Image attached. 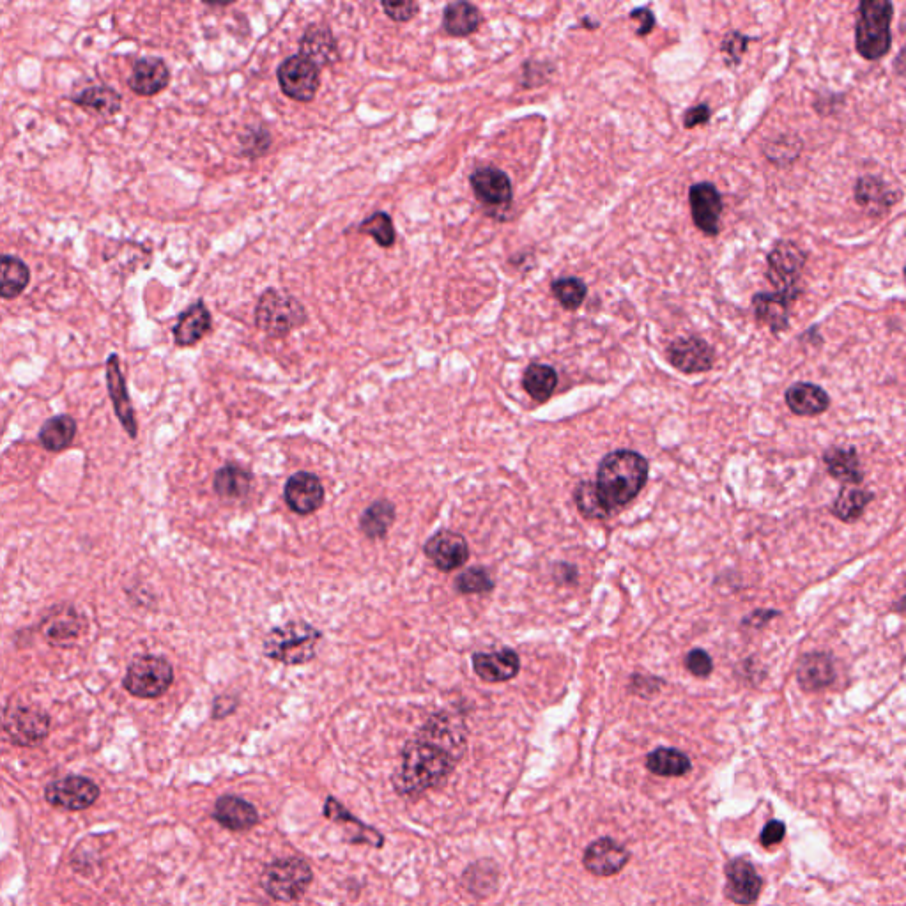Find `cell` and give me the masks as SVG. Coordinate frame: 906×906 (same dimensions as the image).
<instances>
[{
	"label": "cell",
	"instance_id": "obj_24",
	"mask_svg": "<svg viewBox=\"0 0 906 906\" xmlns=\"http://www.w3.org/2000/svg\"><path fill=\"white\" fill-rule=\"evenodd\" d=\"M211 326H213V317H211L209 308L206 307L204 301H197L179 315L176 326L172 330L174 342L179 347L195 346L208 335Z\"/></svg>",
	"mask_w": 906,
	"mask_h": 906
},
{
	"label": "cell",
	"instance_id": "obj_43",
	"mask_svg": "<svg viewBox=\"0 0 906 906\" xmlns=\"http://www.w3.org/2000/svg\"><path fill=\"white\" fill-rule=\"evenodd\" d=\"M358 232L367 234V236L376 241L377 245L383 246V248H390V246L395 245V238H397L392 216L384 213V211H377L374 215H370L365 222H361Z\"/></svg>",
	"mask_w": 906,
	"mask_h": 906
},
{
	"label": "cell",
	"instance_id": "obj_18",
	"mask_svg": "<svg viewBox=\"0 0 906 906\" xmlns=\"http://www.w3.org/2000/svg\"><path fill=\"white\" fill-rule=\"evenodd\" d=\"M213 820L223 829L231 832H248L261 822V814L257 807L238 795H222L218 797L213 807Z\"/></svg>",
	"mask_w": 906,
	"mask_h": 906
},
{
	"label": "cell",
	"instance_id": "obj_47",
	"mask_svg": "<svg viewBox=\"0 0 906 906\" xmlns=\"http://www.w3.org/2000/svg\"><path fill=\"white\" fill-rule=\"evenodd\" d=\"M749 43H751V39L747 38L742 32L731 31L724 36L721 43V52L726 55V61H728L730 66H738L740 64L742 57L747 52Z\"/></svg>",
	"mask_w": 906,
	"mask_h": 906
},
{
	"label": "cell",
	"instance_id": "obj_26",
	"mask_svg": "<svg viewBox=\"0 0 906 906\" xmlns=\"http://www.w3.org/2000/svg\"><path fill=\"white\" fill-rule=\"evenodd\" d=\"M786 406L797 416L823 415L830 407L829 393L813 383H797L786 390Z\"/></svg>",
	"mask_w": 906,
	"mask_h": 906
},
{
	"label": "cell",
	"instance_id": "obj_27",
	"mask_svg": "<svg viewBox=\"0 0 906 906\" xmlns=\"http://www.w3.org/2000/svg\"><path fill=\"white\" fill-rule=\"evenodd\" d=\"M898 197L880 177H860L855 186V200L869 215L887 213L898 202Z\"/></svg>",
	"mask_w": 906,
	"mask_h": 906
},
{
	"label": "cell",
	"instance_id": "obj_14",
	"mask_svg": "<svg viewBox=\"0 0 906 906\" xmlns=\"http://www.w3.org/2000/svg\"><path fill=\"white\" fill-rule=\"evenodd\" d=\"M284 498L294 514L312 515L323 507L326 492L317 475L298 471L285 482Z\"/></svg>",
	"mask_w": 906,
	"mask_h": 906
},
{
	"label": "cell",
	"instance_id": "obj_41",
	"mask_svg": "<svg viewBox=\"0 0 906 906\" xmlns=\"http://www.w3.org/2000/svg\"><path fill=\"white\" fill-rule=\"evenodd\" d=\"M871 500L873 492L848 485L839 491V496L832 505V514L843 523H855L862 517Z\"/></svg>",
	"mask_w": 906,
	"mask_h": 906
},
{
	"label": "cell",
	"instance_id": "obj_38",
	"mask_svg": "<svg viewBox=\"0 0 906 906\" xmlns=\"http://www.w3.org/2000/svg\"><path fill=\"white\" fill-rule=\"evenodd\" d=\"M646 767L655 776L682 777L691 772L692 765L689 756L682 751L671 747H659L648 754Z\"/></svg>",
	"mask_w": 906,
	"mask_h": 906
},
{
	"label": "cell",
	"instance_id": "obj_32",
	"mask_svg": "<svg viewBox=\"0 0 906 906\" xmlns=\"http://www.w3.org/2000/svg\"><path fill=\"white\" fill-rule=\"evenodd\" d=\"M823 462L827 466V471L837 482L848 485H857L864 480V471L860 468L859 457L855 448H829L823 455Z\"/></svg>",
	"mask_w": 906,
	"mask_h": 906
},
{
	"label": "cell",
	"instance_id": "obj_17",
	"mask_svg": "<svg viewBox=\"0 0 906 906\" xmlns=\"http://www.w3.org/2000/svg\"><path fill=\"white\" fill-rule=\"evenodd\" d=\"M471 664L475 675L487 684L510 682L521 671V657L512 648L473 653Z\"/></svg>",
	"mask_w": 906,
	"mask_h": 906
},
{
	"label": "cell",
	"instance_id": "obj_44",
	"mask_svg": "<svg viewBox=\"0 0 906 906\" xmlns=\"http://www.w3.org/2000/svg\"><path fill=\"white\" fill-rule=\"evenodd\" d=\"M455 590L462 595H482L494 590V579L489 570L473 567L455 577Z\"/></svg>",
	"mask_w": 906,
	"mask_h": 906
},
{
	"label": "cell",
	"instance_id": "obj_5",
	"mask_svg": "<svg viewBox=\"0 0 906 906\" xmlns=\"http://www.w3.org/2000/svg\"><path fill=\"white\" fill-rule=\"evenodd\" d=\"M314 882V869L303 857L273 860L261 876L262 891L277 903H294L307 894Z\"/></svg>",
	"mask_w": 906,
	"mask_h": 906
},
{
	"label": "cell",
	"instance_id": "obj_10",
	"mask_svg": "<svg viewBox=\"0 0 906 906\" xmlns=\"http://www.w3.org/2000/svg\"><path fill=\"white\" fill-rule=\"evenodd\" d=\"M282 93L294 101L308 103L315 98L321 85V71L300 54L287 57L277 71Z\"/></svg>",
	"mask_w": 906,
	"mask_h": 906
},
{
	"label": "cell",
	"instance_id": "obj_42",
	"mask_svg": "<svg viewBox=\"0 0 906 906\" xmlns=\"http://www.w3.org/2000/svg\"><path fill=\"white\" fill-rule=\"evenodd\" d=\"M551 292L554 298L560 303L565 310L574 312L583 305L586 296H588V287L581 278L563 277L556 278L551 284Z\"/></svg>",
	"mask_w": 906,
	"mask_h": 906
},
{
	"label": "cell",
	"instance_id": "obj_2",
	"mask_svg": "<svg viewBox=\"0 0 906 906\" xmlns=\"http://www.w3.org/2000/svg\"><path fill=\"white\" fill-rule=\"evenodd\" d=\"M648 473L650 464L641 453L632 450L607 453L600 461L595 484L604 507L613 514L629 505L648 482Z\"/></svg>",
	"mask_w": 906,
	"mask_h": 906
},
{
	"label": "cell",
	"instance_id": "obj_22",
	"mask_svg": "<svg viewBox=\"0 0 906 906\" xmlns=\"http://www.w3.org/2000/svg\"><path fill=\"white\" fill-rule=\"evenodd\" d=\"M726 896L737 905H753L761 892V878L749 860H731L726 866Z\"/></svg>",
	"mask_w": 906,
	"mask_h": 906
},
{
	"label": "cell",
	"instance_id": "obj_50",
	"mask_svg": "<svg viewBox=\"0 0 906 906\" xmlns=\"http://www.w3.org/2000/svg\"><path fill=\"white\" fill-rule=\"evenodd\" d=\"M381 6H383L386 16L392 18L393 22H399V24L413 20L416 13H418V9H420L416 2H390V4L383 2Z\"/></svg>",
	"mask_w": 906,
	"mask_h": 906
},
{
	"label": "cell",
	"instance_id": "obj_6",
	"mask_svg": "<svg viewBox=\"0 0 906 906\" xmlns=\"http://www.w3.org/2000/svg\"><path fill=\"white\" fill-rule=\"evenodd\" d=\"M305 307L291 294L268 289L261 294L255 307V324L268 337L284 338L307 323Z\"/></svg>",
	"mask_w": 906,
	"mask_h": 906
},
{
	"label": "cell",
	"instance_id": "obj_55",
	"mask_svg": "<svg viewBox=\"0 0 906 906\" xmlns=\"http://www.w3.org/2000/svg\"><path fill=\"white\" fill-rule=\"evenodd\" d=\"M779 615L777 611H756L753 615L747 616L744 625H751L754 629H763L770 620H774Z\"/></svg>",
	"mask_w": 906,
	"mask_h": 906
},
{
	"label": "cell",
	"instance_id": "obj_40",
	"mask_svg": "<svg viewBox=\"0 0 906 906\" xmlns=\"http://www.w3.org/2000/svg\"><path fill=\"white\" fill-rule=\"evenodd\" d=\"M323 814L328 820L337 823V825H342V827H347V825H349V827H356L363 836L369 839L370 846H374V848H383L384 841H386L383 834H381L376 827L361 822L360 818H356V816H354L342 802H338L335 797H331L330 795V797L326 799V802H324Z\"/></svg>",
	"mask_w": 906,
	"mask_h": 906
},
{
	"label": "cell",
	"instance_id": "obj_39",
	"mask_svg": "<svg viewBox=\"0 0 906 906\" xmlns=\"http://www.w3.org/2000/svg\"><path fill=\"white\" fill-rule=\"evenodd\" d=\"M556 386H558V374L553 367L544 365V363H531L530 367L524 370L523 388L535 402L544 404L551 399Z\"/></svg>",
	"mask_w": 906,
	"mask_h": 906
},
{
	"label": "cell",
	"instance_id": "obj_3",
	"mask_svg": "<svg viewBox=\"0 0 906 906\" xmlns=\"http://www.w3.org/2000/svg\"><path fill=\"white\" fill-rule=\"evenodd\" d=\"M323 632L303 620L278 625L262 639V652L271 661L285 666H301L314 661Z\"/></svg>",
	"mask_w": 906,
	"mask_h": 906
},
{
	"label": "cell",
	"instance_id": "obj_4",
	"mask_svg": "<svg viewBox=\"0 0 906 906\" xmlns=\"http://www.w3.org/2000/svg\"><path fill=\"white\" fill-rule=\"evenodd\" d=\"M894 6L887 0L860 2L855 47L866 61H880L889 54L892 45L891 22Z\"/></svg>",
	"mask_w": 906,
	"mask_h": 906
},
{
	"label": "cell",
	"instance_id": "obj_45",
	"mask_svg": "<svg viewBox=\"0 0 906 906\" xmlns=\"http://www.w3.org/2000/svg\"><path fill=\"white\" fill-rule=\"evenodd\" d=\"M577 510L586 517V519H606L611 512L604 507L600 501L599 492L593 482H583L577 485L576 489Z\"/></svg>",
	"mask_w": 906,
	"mask_h": 906
},
{
	"label": "cell",
	"instance_id": "obj_7",
	"mask_svg": "<svg viewBox=\"0 0 906 906\" xmlns=\"http://www.w3.org/2000/svg\"><path fill=\"white\" fill-rule=\"evenodd\" d=\"M174 684V668L160 655H139L130 662L123 678V687L131 696L156 699Z\"/></svg>",
	"mask_w": 906,
	"mask_h": 906
},
{
	"label": "cell",
	"instance_id": "obj_8",
	"mask_svg": "<svg viewBox=\"0 0 906 906\" xmlns=\"http://www.w3.org/2000/svg\"><path fill=\"white\" fill-rule=\"evenodd\" d=\"M0 728L13 744L32 747L48 737L50 717L43 708L9 703L0 714Z\"/></svg>",
	"mask_w": 906,
	"mask_h": 906
},
{
	"label": "cell",
	"instance_id": "obj_21",
	"mask_svg": "<svg viewBox=\"0 0 906 906\" xmlns=\"http://www.w3.org/2000/svg\"><path fill=\"white\" fill-rule=\"evenodd\" d=\"M169 84V66L160 57H142L133 64V71L128 78L131 91L144 98L162 93Z\"/></svg>",
	"mask_w": 906,
	"mask_h": 906
},
{
	"label": "cell",
	"instance_id": "obj_46",
	"mask_svg": "<svg viewBox=\"0 0 906 906\" xmlns=\"http://www.w3.org/2000/svg\"><path fill=\"white\" fill-rule=\"evenodd\" d=\"M800 149L802 144L799 139L779 137L776 140H768L767 146L763 147V153L767 156L768 162L784 167L799 158Z\"/></svg>",
	"mask_w": 906,
	"mask_h": 906
},
{
	"label": "cell",
	"instance_id": "obj_11",
	"mask_svg": "<svg viewBox=\"0 0 906 906\" xmlns=\"http://www.w3.org/2000/svg\"><path fill=\"white\" fill-rule=\"evenodd\" d=\"M100 786L89 777L66 776L48 784L45 799L50 806L66 811H84L100 799Z\"/></svg>",
	"mask_w": 906,
	"mask_h": 906
},
{
	"label": "cell",
	"instance_id": "obj_37",
	"mask_svg": "<svg viewBox=\"0 0 906 906\" xmlns=\"http://www.w3.org/2000/svg\"><path fill=\"white\" fill-rule=\"evenodd\" d=\"M77 436V422L70 415H59L43 423L39 430V443L48 452H62L70 448Z\"/></svg>",
	"mask_w": 906,
	"mask_h": 906
},
{
	"label": "cell",
	"instance_id": "obj_53",
	"mask_svg": "<svg viewBox=\"0 0 906 906\" xmlns=\"http://www.w3.org/2000/svg\"><path fill=\"white\" fill-rule=\"evenodd\" d=\"M238 708V698L234 696H218L213 703V719H225L234 714Z\"/></svg>",
	"mask_w": 906,
	"mask_h": 906
},
{
	"label": "cell",
	"instance_id": "obj_23",
	"mask_svg": "<svg viewBox=\"0 0 906 906\" xmlns=\"http://www.w3.org/2000/svg\"><path fill=\"white\" fill-rule=\"evenodd\" d=\"M300 55L319 70L340 61L337 39L333 32L323 25H310L307 31L303 32L300 39Z\"/></svg>",
	"mask_w": 906,
	"mask_h": 906
},
{
	"label": "cell",
	"instance_id": "obj_34",
	"mask_svg": "<svg viewBox=\"0 0 906 906\" xmlns=\"http://www.w3.org/2000/svg\"><path fill=\"white\" fill-rule=\"evenodd\" d=\"M254 477L239 464H225L215 475V492L223 500H243L252 491Z\"/></svg>",
	"mask_w": 906,
	"mask_h": 906
},
{
	"label": "cell",
	"instance_id": "obj_30",
	"mask_svg": "<svg viewBox=\"0 0 906 906\" xmlns=\"http://www.w3.org/2000/svg\"><path fill=\"white\" fill-rule=\"evenodd\" d=\"M84 632V620L73 607H59L45 622V638L54 646H73Z\"/></svg>",
	"mask_w": 906,
	"mask_h": 906
},
{
	"label": "cell",
	"instance_id": "obj_25",
	"mask_svg": "<svg viewBox=\"0 0 906 906\" xmlns=\"http://www.w3.org/2000/svg\"><path fill=\"white\" fill-rule=\"evenodd\" d=\"M791 303L781 292H758L753 298L754 315L772 333H783L790 326Z\"/></svg>",
	"mask_w": 906,
	"mask_h": 906
},
{
	"label": "cell",
	"instance_id": "obj_48",
	"mask_svg": "<svg viewBox=\"0 0 906 906\" xmlns=\"http://www.w3.org/2000/svg\"><path fill=\"white\" fill-rule=\"evenodd\" d=\"M685 668L689 669V673L696 678H708L714 671V662L705 650L694 648L685 657Z\"/></svg>",
	"mask_w": 906,
	"mask_h": 906
},
{
	"label": "cell",
	"instance_id": "obj_16",
	"mask_svg": "<svg viewBox=\"0 0 906 906\" xmlns=\"http://www.w3.org/2000/svg\"><path fill=\"white\" fill-rule=\"evenodd\" d=\"M666 354L669 363L684 374H701L714 367V349L703 338H678L669 344Z\"/></svg>",
	"mask_w": 906,
	"mask_h": 906
},
{
	"label": "cell",
	"instance_id": "obj_1",
	"mask_svg": "<svg viewBox=\"0 0 906 906\" xmlns=\"http://www.w3.org/2000/svg\"><path fill=\"white\" fill-rule=\"evenodd\" d=\"M468 749V728L459 714L438 712L407 740L400 754L393 790L404 799H420L448 781Z\"/></svg>",
	"mask_w": 906,
	"mask_h": 906
},
{
	"label": "cell",
	"instance_id": "obj_19",
	"mask_svg": "<svg viewBox=\"0 0 906 906\" xmlns=\"http://www.w3.org/2000/svg\"><path fill=\"white\" fill-rule=\"evenodd\" d=\"M107 386L108 395L112 400V406L116 411L119 422L123 425L124 430L128 432L130 438H137L139 425L135 418V409L131 406L130 395L126 388V379H124L123 370H121V360L116 353L110 354L107 358Z\"/></svg>",
	"mask_w": 906,
	"mask_h": 906
},
{
	"label": "cell",
	"instance_id": "obj_28",
	"mask_svg": "<svg viewBox=\"0 0 906 906\" xmlns=\"http://www.w3.org/2000/svg\"><path fill=\"white\" fill-rule=\"evenodd\" d=\"M797 680L804 691L827 689L836 680V668L832 657L822 652L809 653L800 662Z\"/></svg>",
	"mask_w": 906,
	"mask_h": 906
},
{
	"label": "cell",
	"instance_id": "obj_54",
	"mask_svg": "<svg viewBox=\"0 0 906 906\" xmlns=\"http://www.w3.org/2000/svg\"><path fill=\"white\" fill-rule=\"evenodd\" d=\"M630 18H632V20H639V22H641V24H639L638 31H636L638 32V36H646V34H650V32L653 31V27H655V16H653L652 11H650V9L648 8L634 9V11L630 13Z\"/></svg>",
	"mask_w": 906,
	"mask_h": 906
},
{
	"label": "cell",
	"instance_id": "obj_13",
	"mask_svg": "<svg viewBox=\"0 0 906 906\" xmlns=\"http://www.w3.org/2000/svg\"><path fill=\"white\" fill-rule=\"evenodd\" d=\"M692 222L707 236L721 232V216L724 204L722 195L712 183H698L689 190Z\"/></svg>",
	"mask_w": 906,
	"mask_h": 906
},
{
	"label": "cell",
	"instance_id": "obj_15",
	"mask_svg": "<svg viewBox=\"0 0 906 906\" xmlns=\"http://www.w3.org/2000/svg\"><path fill=\"white\" fill-rule=\"evenodd\" d=\"M469 183L473 188V193L485 208L503 209L508 208L514 199V188L510 177L503 170L496 167H482L477 169L471 177Z\"/></svg>",
	"mask_w": 906,
	"mask_h": 906
},
{
	"label": "cell",
	"instance_id": "obj_9",
	"mask_svg": "<svg viewBox=\"0 0 906 906\" xmlns=\"http://www.w3.org/2000/svg\"><path fill=\"white\" fill-rule=\"evenodd\" d=\"M767 261L768 282L776 287V292H781L793 301L797 300L800 294V275L807 261L804 250L793 241H779L768 254Z\"/></svg>",
	"mask_w": 906,
	"mask_h": 906
},
{
	"label": "cell",
	"instance_id": "obj_52",
	"mask_svg": "<svg viewBox=\"0 0 906 906\" xmlns=\"http://www.w3.org/2000/svg\"><path fill=\"white\" fill-rule=\"evenodd\" d=\"M784 832H786V827H784L783 822H777V820H772L768 823L767 827L761 832V845L763 846H774L777 843L783 841Z\"/></svg>",
	"mask_w": 906,
	"mask_h": 906
},
{
	"label": "cell",
	"instance_id": "obj_49",
	"mask_svg": "<svg viewBox=\"0 0 906 906\" xmlns=\"http://www.w3.org/2000/svg\"><path fill=\"white\" fill-rule=\"evenodd\" d=\"M241 146H243V154L245 156L259 158L271 146V137H269V133L266 130H248L246 131V137L241 139Z\"/></svg>",
	"mask_w": 906,
	"mask_h": 906
},
{
	"label": "cell",
	"instance_id": "obj_31",
	"mask_svg": "<svg viewBox=\"0 0 906 906\" xmlns=\"http://www.w3.org/2000/svg\"><path fill=\"white\" fill-rule=\"evenodd\" d=\"M482 11L469 2H452L443 11V29L452 38H468L482 25Z\"/></svg>",
	"mask_w": 906,
	"mask_h": 906
},
{
	"label": "cell",
	"instance_id": "obj_29",
	"mask_svg": "<svg viewBox=\"0 0 906 906\" xmlns=\"http://www.w3.org/2000/svg\"><path fill=\"white\" fill-rule=\"evenodd\" d=\"M461 885L473 898L485 899L494 894L500 885V868L496 866L494 860H477L464 869Z\"/></svg>",
	"mask_w": 906,
	"mask_h": 906
},
{
	"label": "cell",
	"instance_id": "obj_35",
	"mask_svg": "<svg viewBox=\"0 0 906 906\" xmlns=\"http://www.w3.org/2000/svg\"><path fill=\"white\" fill-rule=\"evenodd\" d=\"M71 103L85 110H93L100 116H116L123 107V96L108 85H93L71 96Z\"/></svg>",
	"mask_w": 906,
	"mask_h": 906
},
{
	"label": "cell",
	"instance_id": "obj_36",
	"mask_svg": "<svg viewBox=\"0 0 906 906\" xmlns=\"http://www.w3.org/2000/svg\"><path fill=\"white\" fill-rule=\"evenodd\" d=\"M397 519V508L390 500H376L358 521V528L370 540H381L392 530Z\"/></svg>",
	"mask_w": 906,
	"mask_h": 906
},
{
	"label": "cell",
	"instance_id": "obj_51",
	"mask_svg": "<svg viewBox=\"0 0 906 906\" xmlns=\"http://www.w3.org/2000/svg\"><path fill=\"white\" fill-rule=\"evenodd\" d=\"M712 117V110L708 107L707 103H699L696 107H691L684 116V126L687 130L691 128H698V126H703L707 124Z\"/></svg>",
	"mask_w": 906,
	"mask_h": 906
},
{
	"label": "cell",
	"instance_id": "obj_33",
	"mask_svg": "<svg viewBox=\"0 0 906 906\" xmlns=\"http://www.w3.org/2000/svg\"><path fill=\"white\" fill-rule=\"evenodd\" d=\"M31 284V269L20 257L0 255V298L15 300Z\"/></svg>",
	"mask_w": 906,
	"mask_h": 906
},
{
	"label": "cell",
	"instance_id": "obj_20",
	"mask_svg": "<svg viewBox=\"0 0 906 906\" xmlns=\"http://www.w3.org/2000/svg\"><path fill=\"white\" fill-rule=\"evenodd\" d=\"M584 868L595 876H613L620 873L629 862V852L625 846L616 843L611 837H602L593 841L584 852Z\"/></svg>",
	"mask_w": 906,
	"mask_h": 906
},
{
	"label": "cell",
	"instance_id": "obj_12",
	"mask_svg": "<svg viewBox=\"0 0 906 906\" xmlns=\"http://www.w3.org/2000/svg\"><path fill=\"white\" fill-rule=\"evenodd\" d=\"M423 551L430 563L441 572H453V570L461 569L471 556L468 540L462 537L461 533L450 530H441L436 535H432L425 542Z\"/></svg>",
	"mask_w": 906,
	"mask_h": 906
}]
</instances>
